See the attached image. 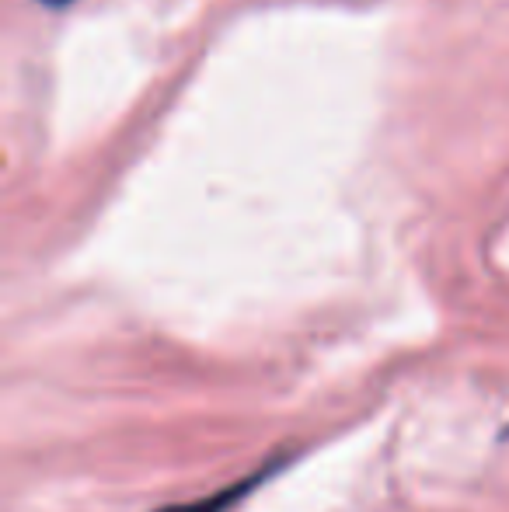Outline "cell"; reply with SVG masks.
<instances>
[{
    "label": "cell",
    "mask_w": 509,
    "mask_h": 512,
    "mask_svg": "<svg viewBox=\"0 0 509 512\" xmlns=\"http://www.w3.org/2000/svg\"><path fill=\"white\" fill-rule=\"evenodd\" d=\"M276 464L279 460H272L265 471H258L252 474V478H245V481H238V485H231V488H224V492H217V495H210V499H196V502H182V506H168V509H157V512H227L234 506L238 499H245L248 492L258 485L262 478H269L272 471H276Z\"/></svg>",
    "instance_id": "cell-1"
},
{
    "label": "cell",
    "mask_w": 509,
    "mask_h": 512,
    "mask_svg": "<svg viewBox=\"0 0 509 512\" xmlns=\"http://www.w3.org/2000/svg\"><path fill=\"white\" fill-rule=\"evenodd\" d=\"M49 4H67V0H49Z\"/></svg>",
    "instance_id": "cell-2"
}]
</instances>
